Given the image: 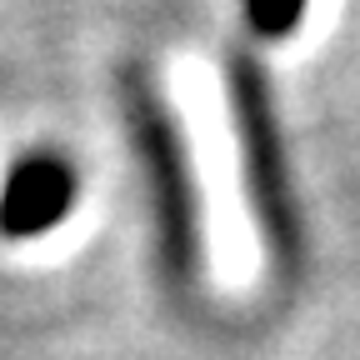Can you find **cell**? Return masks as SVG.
Here are the masks:
<instances>
[{
    "mask_svg": "<svg viewBox=\"0 0 360 360\" xmlns=\"http://www.w3.org/2000/svg\"><path fill=\"white\" fill-rule=\"evenodd\" d=\"M305 6L310 0H240V15L255 40H290L305 20Z\"/></svg>",
    "mask_w": 360,
    "mask_h": 360,
    "instance_id": "277c9868",
    "label": "cell"
},
{
    "mask_svg": "<svg viewBox=\"0 0 360 360\" xmlns=\"http://www.w3.org/2000/svg\"><path fill=\"white\" fill-rule=\"evenodd\" d=\"M120 96H125L135 155H141V170H146V191H150L155 231H160V255L175 276H191L200 265V200H195V180H191L180 125H175L165 96L150 85L146 70H130Z\"/></svg>",
    "mask_w": 360,
    "mask_h": 360,
    "instance_id": "6da1fadb",
    "label": "cell"
},
{
    "mask_svg": "<svg viewBox=\"0 0 360 360\" xmlns=\"http://www.w3.org/2000/svg\"><path fill=\"white\" fill-rule=\"evenodd\" d=\"M225 96H231V125L240 141V170L250 186V205L260 231L270 236V250L281 260L300 245V220H295V191H290V165H285V135L276 115V96L250 56H231L225 65Z\"/></svg>",
    "mask_w": 360,
    "mask_h": 360,
    "instance_id": "7a4b0ae2",
    "label": "cell"
},
{
    "mask_svg": "<svg viewBox=\"0 0 360 360\" xmlns=\"http://www.w3.org/2000/svg\"><path fill=\"white\" fill-rule=\"evenodd\" d=\"M80 195V175L70 155L60 150H25L6 170L0 186V236L6 240H35L75 210Z\"/></svg>",
    "mask_w": 360,
    "mask_h": 360,
    "instance_id": "3957f363",
    "label": "cell"
}]
</instances>
